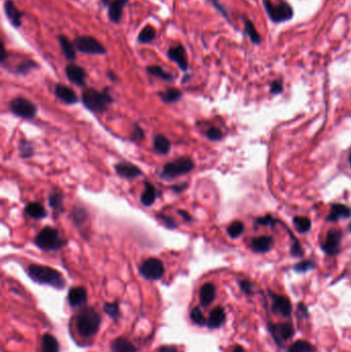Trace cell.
<instances>
[{
	"mask_svg": "<svg viewBox=\"0 0 351 352\" xmlns=\"http://www.w3.org/2000/svg\"><path fill=\"white\" fill-rule=\"evenodd\" d=\"M5 13L8 20L15 28H20L22 26V20L25 16L23 12H21L13 0H6L4 5Z\"/></svg>",
	"mask_w": 351,
	"mask_h": 352,
	"instance_id": "16",
	"label": "cell"
},
{
	"mask_svg": "<svg viewBox=\"0 0 351 352\" xmlns=\"http://www.w3.org/2000/svg\"><path fill=\"white\" fill-rule=\"evenodd\" d=\"M283 90V85L280 81H275L271 84V92L273 94H279Z\"/></svg>",
	"mask_w": 351,
	"mask_h": 352,
	"instance_id": "50",
	"label": "cell"
},
{
	"mask_svg": "<svg viewBox=\"0 0 351 352\" xmlns=\"http://www.w3.org/2000/svg\"><path fill=\"white\" fill-rule=\"evenodd\" d=\"M34 243L42 250L58 251L67 244V241L60 236V233L57 229L46 227L36 235Z\"/></svg>",
	"mask_w": 351,
	"mask_h": 352,
	"instance_id": "3",
	"label": "cell"
},
{
	"mask_svg": "<svg viewBox=\"0 0 351 352\" xmlns=\"http://www.w3.org/2000/svg\"><path fill=\"white\" fill-rule=\"evenodd\" d=\"M88 301L87 290L83 286L71 287L68 292V303L72 308L84 306Z\"/></svg>",
	"mask_w": 351,
	"mask_h": 352,
	"instance_id": "17",
	"label": "cell"
},
{
	"mask_svg": "<svg viewBox=\"0 0 351 352\" xmlns=\"http://www.w3.org/2000/svg\"><path fill=\"white\" fill-rule=\"evenodd\" d=\"M244 231V225L243 222L239 221V220H236V221H233L229 227H228V235L233 238V239H235V238H238L240 235L243 233Z\"/></svg>",
	"mask_w": 351,
	"mask_h": 352,
	"instance_id": "41",
	"label": "cell"
},
{
	"mask_svg": "<svg viewBox=\"0 0 351 352\" xmlns=\"http://www.w3.org/2000/svg\"><path fill=\"white\" fill-rule=\"evenodd\" d=\"M195 167V164L190 158L182 156L173 162L166 164L160 173V177L165 180H172L178 176L187 174Z\"/></svg>",
	"mask_w": 351,
	"mask_h": 352,
	"instance_id": "6",
	"label": "cell"
},
{
	"mask_svg": "<svg viewBox=\"0 0 351 352\" xmlns=\"http://www.w3.org/2000/svg\"><path fill=\"white\" fill-rule=\"evenodd\" d=\"M111 352H138V348L126 337L121 336L115 338L110 343Z\"/></svg>",
	"mask_w": 351,
	"mask_h": 352,
	"instance_id": "22",
	"label": "cell"
},
{
	"mask_svg": "<svg viewBox=\"0 0 351 352\" xmlns=\"http://www.w3.org/2000/svg\"><path fill=\"white\" fill-rule=\"evenodd\" d=\"M58 42L60 44L62 53L64 55V57L68 60V61H75L76 59V49L74 44L69 41V38L63 34L58 36Z\"/></svg>",
	"mask_w": 351,
	"mask_h": 352,
	"instance_id": "23",
	"label": "cell"
},
{
	"mask_svg": "<svg viewBox=\"0 0 351 352\" xmlns=\"http://www.w3.org/2000/svg\"><path fill=\"white\" fill-rule=\"evenodd\" d=\"M342 233L338 230L329 231L326 240L322 245V249L328 255H336L340 251Z\"/></svg>",
	"mask_w": 351,
	"mask_h": 352,
	"instance_id": "13",
	"label": "cell"
},
{
	"mask_svg": "<svg viewBox=\"0 0 351 352\" xmlns=\"http://www.w3.org/2000/svg\"><path fill=\"white\" fill-rule=\"evenodd\" d=\"M106 75H107V77L109 78V80H110L112 83H116V82L119 81L118 75H116V73L113 72V71H111V70L107 71V74H106Z\"/></svg>",
	"mask_w": 351,
	"mask_h": 352,
	"instance_id": "56",
	"label": "cell"
},
{
	"mask_svg": "<svg viewBox=\"0 0 351 352\" xmlns=\"http://www.w3.org/2000/svg\"><path fill=\"white\" fill-rule=\"evenodd\" d=\"M155 217H157L158 219H160V220L164 223V226H165L166 228H168V229L173 230V229H176V228H177V223H176V221L173 219V217H170V216L164 215V214H158Z\"/></svg>",
	"mask_w": 351,
	"mask_h": 352,
	"instance_id": "45",
	"label": "cell"
},
{
	"mask_svg": "<svg viewBox=\"0 0 351 352\" xmlns=\"http://www.w3.org/2000/svg\"><path fill=\"white\" fill-rule=\"evenodd\" d=\"M153 148L160 154H167L171 149V142L167 137L159 134L153 139Z\"/></svg>",
	"mask_w": 351,
	"mask_h": 352,
	"instance_id": "30",
	"label": "cell"
},
{
	"mask_svg": "<svg viewBox=\"0 0 351 352\" xmlns=\"http://www.w3.org/2000/svg\"><path fill=\"white\" fill-rule=\"evenodd\" d=\"M100 3L107 8L109 21L119 24L122 21L124 9L129 4V0H100Z\"/></svg>",
	"mask_w": 351,
	"mask_h": 352,
	"instance_id": "12",
	"label": "cell"
},
{
	"mask_svg": "<svg viewBox=\"0 0 351 352\" xmlns=\"http://www.w3.org/2000/svg\"><path fill=\"white\" fill-rule=\"evenodd\" d=\"M167 57L172 62L176 63L177 66L180 68V70L184 72L188 70V61L186 57V52L184 47L181 44H177L175 46L170 47L167 52Z\"/></svg>",
	"mask_w": 351,
	"mask_h": 352,
	"instance_id": "15",
	"label": "cell"
},
{
	"mask_svg": "<svg viewBox=\"0 0 351 352\" xmlns=\"http://www.w3.org/2000/svg\"><path fill=\"white\" fill-rule=\"evenodd\" d=\"M274 221H275V220L273 219L271 216H266V217H264V218L258 219V222L261 223V225H263V226H269V225L273 223Z\"/></svg>",
	"mask_w": 351,
	"mask_h": 352,
	"instance_id": "54",
	"label": "cell"
},
{
	"mask_svg": "<svg viewBox=\"0 0 351 352\" xmlns=\"http://www.w3.org/2000/svg\"><path fill=\"white\" fill-rule=\"evenodd\" d=\"M82 100L83 104L95 113L104 112L107 109V106L114 102L108 89H104L102 92L95 89H88L83 93Z\"/></svg>",
	"mask_w": 351,
	"mask_h": 352,
	"instance_id": "5",
	"label": "cell"
},
{
	"mask_svg": "<svg viewBox=\"0 0 351 352\" xmlns=\"http://www.w3.org/2000/svg\"><path fill=\"white\" fill-rule=\"evenodd\" d=\"M273 244H274V239L270 236H261L253 238L251 240V248L254 252L264 253L269 251Z\"/></svg>",
	"mask_w": 351,
	"mask_h": 352,
	"instance_id": "24",
	"label": "cell"
},
{
	"mask_svg": "<svg viewBox=\"0 0 351 352\" xmlns=\"http://www.w3.org/2000/svg\"><path fill=\"white\" fill-rule=\"evenodd\" d=\"M88 217H89L88 212L84 207H82V206L73 207V209L71 211V218L77 227L82 226L88 219Z\"/></svg>",
	"mask_w": 351,
	"mask_h": 352,
	"instance_id": "38",
	"label": "cell"
},
{
	"mask_svg": "<svg viewBox=\"0 0 351 352\" xmlns=\"http://www.w3.org/2000/svg\"><path fill=\"white\" fill-rule=\"evenodd\" d=\"M25 212L27 215H29L30 217H32L34 219L45 218L48 214L45 207L42 204L36 203V202L28 204L25 208Z\"/></svg>",
	"mask_w": 351,
	"mask_h": 352,
	"instance_id": "29",
	"label": "cell"
},
{
	"mask_svg": "<svg viewBox=\"0 0 351 352\" xmlns=\"http://www.w3.org/2000/svg\"><path fill=\"white\" fill-rule=\"evenodd\" d=\"M215 298H216V287L213 283L207 282L204 285H202L199 293V302L201 307L206 308L210 306L215 300Z\"/></svg>",
	"mask_w": 351,
	"mask_h": 352,
	"instance_id": "21",
	"label": "cell"
},
{
	"mask_svg": "<svg viewBox=\"0 0 351 352\" xmlns=\"http://www.w3.org/2000/svg\"><path fill=\"white\" fill-rule=\"evenodd\" d=\"M286 352H316V348L308 341L298 340L288 348Z\"/></svg>",
	"mask_w": 351,
	"mask_h": 352,
	"instance_id": "34",
	"label": "cell"
},
{
	"mask_svg": "<svg viewBox=\"0 0 351 352\" xmlns=\"http://www.w3.org/2000/svg\"><path fill=\"white\" fill-rule=\"evenodd\" d=\"M178 213L183 217V219H184L185 221H190V220H192V216H190L189 213H187L186 211H184V210H178Z\"/></svg>",
	"mask_w": 351,
	"mask_h": 352,
	"instance_id": "57",
	"label": "cell"
},
{
	"mask_svg": "<svg viewBox=\"0 0 351 352\" xmlns=\"http://www.w3.org/2000/svg\"><path fill=\"white\" fill-rule=\"evenodd\" d=\"M243 24H244V31L247 34V36L249 37L251 44L258 46L261 44V35L258 33L254 24L248 20L247 18L243 17Z\"/></svg>",
	"mask_w": 351,
	"mask_h": 352,
	"instance_id": "33",
	"label": "cell"
},
{
	"mask_svg": "<svg viewBox=\"0 0 351 352\" xmlns=\"http://www.w3.org/2000/svg\"><path fill=\"white\" fill-rule=\"evenodd\" d=\"M209 2L211 3V5L213 6V8L226 19L229 21V14L227 12V10L225 9V7L220 4V0H209Z\"/></svg>",
	"mask_w": 351,
	"mask_h": 352,
	"instance_id": "48",
	"label": "cell"
},
{
	"mask_svg": "<svg viewBox=\"0 0 351 352\" xmlns=\"http://www.w3.org/2000/svg\"><path fill=\"white\" fill-rule=\"evenodd\" d=\"M76 51L86 55H106L105 47L93 36L82 35L77 36L73 42Z\"/></svg>",
	"mask_w": 351,
	"mask_h": 352,
	"instance_id": "8",
	"label": "cell"
},
{
	"mask_svg": "<svg viewBox=\"0 0 351 352\" xmlns=\"http://www.w3.org/2000/svg\"><path fill=\"white\" fill-rule=\"evenodd\" d=\"M155 198H157V190H155L154 186L151 183L145 182V188L140 197V202L143 206H151L155 202Z\"/></svg>",
	"mask_w": 351,
	"mask_h": 352,
	"instance_id": "27",
	"label": "cell"
},
{
	"mask_svg": "<svg viewBox=\"0 0 351 352\" xmlns=\"http://www.w3.org/2000/svg\"><path fill=\"white\" fill-rule=\"evenodd\" d=\"M40 65H38L34 60L31 59H25L24 61L20 62L15 69V72L20 75H27L31 70L38 69Z\"/></svg>",
	"mask_w": 351,
	"mask_h": 352,
	"instance_id": "37",
	"label": "cell"
},
{
	"mask_svg": "<svg viewBox=\"0 0 351 352\" xmlns=\"http://www.w3.org/2000/svg\"><path fill=\"white\" fill-rule=\"evenodd\" d=\"M65 74L68 80L79 87H85L87 84V72L80 65L70 63L65 68Z\"/></svg>",
	"mask_w": 351,
	"mask_h": 352,
	"instance_id": "14",
	"label": "cell"
},
{
	"mask_svg": "<svg viewBox=\"0 0 351 352\" xmlns=\"http://www.w3.org/2000/svg\"><path fill=\"white\" fill-rule=\"evenodd\" d=\"M7 60H9V53L7 52L4 44H2V55H0V62H2L3 66L5 65Z\"/></svg>",
	"mask_w": 351,
	"mask_h": 352,
	"instance_id": "53",
	"label": "cell"
},
{
	"mask_svg": "<svg viewBox=\"0 0 351 352\" xmlns=\"http://www.w3.org/2000/svg\"><path fill=\"white\" fill-rule=\"evenodd\" d=\"M19 152L21 158L29 159L34 154V146L30 141L22 140L19 145Z\"/></svg>",
	"mask_w": 351,
	"mask_h": 352,
	"instance_id": "42",
	"label": "cell"
},
{
	"mask_svg": "<svg viewBox=\"0 0 351 352\" xmlns=\"http://www.w3.org/2000/svg\"><path fill=\"white\" fill-rule=\"evenodd\" d=\"M139 273L146 280H160L164 275L165 268L161 260L150 258L141 264Z\"/></svg>",
	"mask_w": 351,
	"mask_h": 352,
	"instance_id": "9",
	"label": "cell"
},
{
	"mask_svg": "<svg viewBox=\"0 0 351 352\" xmlns=\"http://www.w3.org/2000/svg\"><path fill=\"white\" fill-rule=\"evenodd\" d=\"M267 329L272 339L274 340L275 344L280 348H283L284 343L291 340L296 333L294 324L292 322H282V323L268 322Z\"/></svg>",
	"mask_w": 351,
	"mask_h": 352,
	"instance_id": "7",
	"label": "cell"
},
{
	"mask_svg": "<svg viewBox=\"0 0 351 352\" xmlns=\"http://www.w3.org/2000/svg\"><path fill=\"white\" fill-rule=\"evenodd\" d=\"M76 330L83 338L94 337L100 328L101 316L92 307H86L76 316Z\"/></svg>",
	"mask_w": 351,
	"mask_h": 352,
	"instance_id": "2",
	"label": "cell"
},
{
	"mask_svg": "<svg viewBox=\"0 0 351 352\" xmlns=\"http://www.w3.org/2000/svg\"><path fill=\"white\" fill-rule=\"evenodd\" d=\"M131 139L134 142H140V141H142L144 139V131H143V129L140 126L134 125V129H133V132H132Z\"/></svg>",
	"mask_w": 351,
	"mask_h": 352,
	"instance_id": "47",
	"label": "cell"
},
{
	"mask_svg": "<svg viewBox=\"0 0 351 352\" xmlns=\"http://www.w3.org/2000/svg\"><path fill=\"white\" fill-rule=\"evenodd\" d=\"M349 162H350V165H351V151H350V154H349Z\"/></svg>",
	"mask_w": 351,
	"mask_h": 352,
	"instance_id": "59",
	"label": "cell"
},
{
	"mask_svg": "<svg viewBox=\"0 0 351 352\" xmlns=\"http://www.w3.org/2000/svg\"><path fill=\"white\" fill-rule=\"evenodd\" d=\"M55 95L60 101L68 105H73L79 101V97H77L76 93L71 88L61 84L56 86Z\"/></svg>",
	"mask_w": 351,
	"mask_h": 352,
	"instance_id": "20",
	"label": "cell"
},
{
	"mask_svg": "<svg viewBox=\"0 0 351 352\" xmlns=\"http://www.w3.org/2000/svg\"><path fill=\"white\" fill-rule=\"evenodd\" d=\"M11 110L21 119L32 120L37 113V107L34 103L29 101L26 98H16L10 103Z\"/></svg>",
	"mask_w": 351,
	"mask_h": 352,
	"instance_id": "10",
	"label": "cell"
},
{
	"mask_svg": "<svg viewBox=\"0 0 351 352\" xmlns=\"http://www.w3.org/2000/svg\"><path fill=\"white\" fill-rule=\"evenodd\" d=\"M291 253H292V255L295 257V258H302V257L304 255V250H303L301 244H300L298 241H296V242L294 243V245L292 246V248H291Z\"/></svg>",
	"mask_w": 351,
	"mask_h": 352,
	"instance_id": "49",
	"label": "cell"
},
{
	"mask_svg": "<svg viewBox=\"0 0 351 352\" xmlns=\"http://www.w3.org/2000/svg\"><path fill=\"white\" fill-rule=\"evenodd\" d=\"M298 308V312L301 314V316L307 318L309 316V312H308V307L304 304V303H298L297 305Z\"/></svg>",
	"mask_w": 351,
	"mask_h": 352,
	"instance_id": "51",
	"label": "cell"
},
{
	"mask_svg": "<svg viewBox=\"0 0 351 352\" xmlns=\"http://www.w3.org/2000/svg\"><path fill=\"white\" fill-rule=\"evenodd\" d=\"M146 72L151 75V76H154V77H158V78H161V80L165 81V82H168V83H171V82H174L175 80V76L167 71H165L161 66H158V65H152V66H148L146 68Z\"/></svg>",
	"mask_w": 351,
	"mask_h": 352,
	"instance_id": "28",
	"label": "cell"
},
{
	"mask_svg": "<svg viewBox=\"0 0 351 352\" xmlns=\"http://www.w3.org/2000/svg\"><path fill=\"white\" fill-rule=\"evenodd\" d=\"M60 345L56 337L52 334H45L42 337L41 352H59Z\"/></svg>",
	"mask_w": 351,
	"mask_h": 352,
	"instance_id": "26",
	"label": "cell"
},
{
	"mask_svg": "<svg viewBox=\"0 0 351 352\" xmlns=\"http://www.w3.org/2000/svg\"><path fill=\"white\" fill-rule=\"evenodd\" d=\"M351 215V210L349 207L343 204H334L332 206L331 212L327 217L328 221H337L341 218H347Z\"/></svg>",
	"mask_w": 351,
	"mask_h": 352,
	"instance_id": "25",
	"label": "cell"
},
{
	"mask_svg": "<svg viewBox=\"0 0 351 352\" xmlns=\"http://www.w3.org/2000/svg\"><path fill=\"white\" fill-rule=\"evenodd\" d=\"M315 265L312 261H302L300 263H298L297 265L294 266V270L297 273H306L312 269H314Z\"/></svg>",
	"mask_w": 351,
	"mask_h": 352,
	"instance_id": "43",
	"label": "cell"
},
{
	"mask_svg": "<svg viewBox=\"0 0 351 352\" xmlns=\"http://www.w3.org/2000/svg\"><path fill=\"white\" fill-rule=\"evenodd\" d=\"M239 287H240L241 292L248 297H250L254 294V285L252 282H250L248 280H240L239 281Z\"/></svg>",
	"mask_w": 351,
	"mask_h": 352,
	"instance_id": "44",
	"label": "cell"
},
{
	"mask_svg": "<svg viewBox=\"0 0 351 352\" xmlns=\"http://www.w3.org/2000/svg\"><path fill=\"white\" fill-rule=\"evenodd\" d=\"M28 276L36 283L49 285L56 290H63L66 286V281L62 274L51 267L32 264L27 269Z\"/></svg>",
	"mask_w": 351,
	"mask_h": 352,
	"instance_id": "1",
	"label": "cell"
},
{
	"mask_svg": "<svg viewBox=\"0 0 351 352\" xmlns=\"http://www.w3.org/2000/svg\"><path fill=\"white\" fill-rule=\"evenodd\" d=\"M349 231H350V232H351V223H350V225H349Z\"/></svg>",
	"mask_w": 351,
	"mask_h": 352,
	"instance_id": "60",
	"label": "cell"
},
{
	"mask_svg": "<svg viewBox=\"0 0 351 352\" xmlns=\"http://www.w3.org/2000/svg\"><path fill=\"white\" fill-rule=\"evenodd\" d=\"M155 36H157V31H155V29L151 25H146L139 32L138 37H137V42L141 45L149 44L153 41Z\"/></svg>",
	"mask_w": 351,
	"mask_h": 352,
	"instance_id": "31",
	"label": "cell"
},
{
	"mask_svg": "<svg viewBox=\"0 0 351 352\" xmlns=\"http://www.w3.org/2000/svg\"><path fill=\"white\" fill-rule=\"evenodd\" d=\"M232 352H246V351H245V349L241 345H236L235 347H234Z\"/></svg>",
	"mask_w": 351,
	"mask_h": 352,
	"instance_id": "58",
	"label": "cell"
},
{
	"mask_svg": "<svg viewBox=\"0 0 351 352\" xmlns=\"http://www.w3.org/2000/svg\"><path fill=\"white\" fill-rule=\"evenodd\" d=\"M293 221L296 230L301 234H305L311 229V220L307 216H295Z\"/></svg>",
	"mask_w": 351,
	"mask_h": 352,
	"instance_id": "39",
	"label": "cell"
},
{
	"mask_svg": "<svg viewBox=\"0 0 351 352\" xmlns=\"http://www.w3.org/2000/svg\"><path fill=\"white\" fill-rule=\"evenodd\" d=\"M186 187H187V183L185 182V183H182V184L174 185V186L172 187V190H173L174 193H176V194H179V193L183 191V190H184Z\"/></svg>",
	"mask_w": 351,
	"mask_h": 352,
	"instance_id": "55",
	"label": "cell"
},
{
	"mask_svg": "<svg viewBox=\"0 0 351 352\" xmlns=\"http://www.w3.org/2000/svg\"><path fill=\"white\" fill-rule=\"evenodd\" d=\"M158 352H178L175 345H163L158 349Z\"/></svg>",
	"mask_w": 351,
	"mask_h": 352,
	"instance_id": "52",
	"label": "cell"
},
{
	"mask_svg": "<svg viewBox=\"0 0 351 352\" xmlns=\"http://www.w3.org/2000/svg\"><path fill=\"white\" fill-rule=\"evenodd\" d=\"M189 316H190L192 322L195 325H197L199 327H205L207 325V319L205 318L203 312L201 311L200 307H198V306L194 307L192 309V311L189 313Z\"/></svg>",
	"mask_w": 351,
	"mask_h": 352,
	"instance_id": "40",
	"label": "cell"
},
{
	"mask_svg": "<svg viewBox=\"0 0 351 352\" xmlns=\"http://www.w3.org/2000/svg\"><path fill=\"white\" fill-rule=\"evenodd\" d=\"M158 95L164 103H173L178 101L182 97V92L178 89L170 88L164 92H159Z\"/></svg>",
	"mask_w": 351,
	"mask_h": 352,
	"instance_id": "35",
	"label": "cell"
},
{
	"mask_svg": "<svg viewBox=\"0 0 351 352\" xmlns=\"http://www.w3.org/2000/svg\"><path fill=\"white\" fill-rule=\"evenodd\" d=\"M270 298L272 300L271 310L274 314L280 315L284 318L291 317L293 313V305L290 299L283 295H277L269 291Z\"/></svg>",
	"mask_w": 351,
	"mask_h": 352,
	"instance_id": "11",
	"label": "cell"
},
{
	"mask_svg": "<svg viewBox=\"0 0 351 352\" xmlns=\"http://www.w3.org/2000/svg\"><path fill=\"white\" fill-rule=\"evenodd\" d=\"M114 170L120 177L126 179L137 178L142 174V171L136 166L128 162H120L114 166Z\"/></svg>",
	"mask_w": 351,
	"mask_h": 352,
	"instance_id": "18",
	"label": "cell"
},
{
	"mask_svg": "<svg viewBox=\"0 0 351 352\" xmlns=\"http://www.w3.org/2000/svg\"><path fill=\"white\" fill-rule=\"evenodd\" d=\"M206 136L211 141H218L222 138V133L219 129L215 127H211L206 131Z\"/></svg>",
	"mask_w": 351,
	"mask_h": 352,
	"instance_id": "46",
	"label": "cell"
},
{
	"mask_svg": "<svg viewBox=\"0 0 351 352\" xmlns=\"http://www.w3.org/2000/svg\"><path fill=\"white\" fill-rule=\"evenodd\" d=\"M263 6L270 20L275 24L288 22L294 17V10L286 0H263Z\"/></svg>",
	"mask_w": 351,
	"mask_h": 352,
	"instance_id": "4",
	"label": "cell"
},
{
	"mask_svg": "<svg viewBox=\"0 0 351 352\" xmlns=\"http://www.w3.org/2000/svg\"><path fill=\"white\" fill-rule=\"evenodd\" d=\"M103 311L114 322H118L121 316V310L118 302H106L103 306Z\"/></svg>",
	"mask_w": 351,
	"mask_h": 352,
	"instance_id": "36",
	"label": "cell"
},
{
	"mask_svg": "<svg viewBox=\"0 0 351 352\" xmlns=\"http://www.w3.org/2000/svg\"><path fill=\"white\" fill-rule=\"evenodd\" d=\"M226 319H227V314H226L225 308L221 306H217L209 313L206 326L210 330H216L225 325Z\"/></svg>",
	"mask_w": 351,
	"mask_h": 352,
	"instance_id": "19",
	"label": "cell"
},
{
	"mask_svg": "<svg viewBox=\"0 0 351 352\" xmlns=\"http://www.w3.org/2000/svg\"><path fill=\"white\" fill-rule=\"evenodd\" d=\"M64 196L61 191L55 190L49 195V205L58 213L64 211Z\"/></svg>",
	"mask_w": 351,
	"mask_h": 352,
	"instance_id": "32",
	"label": "cell"
}]
</instances>
